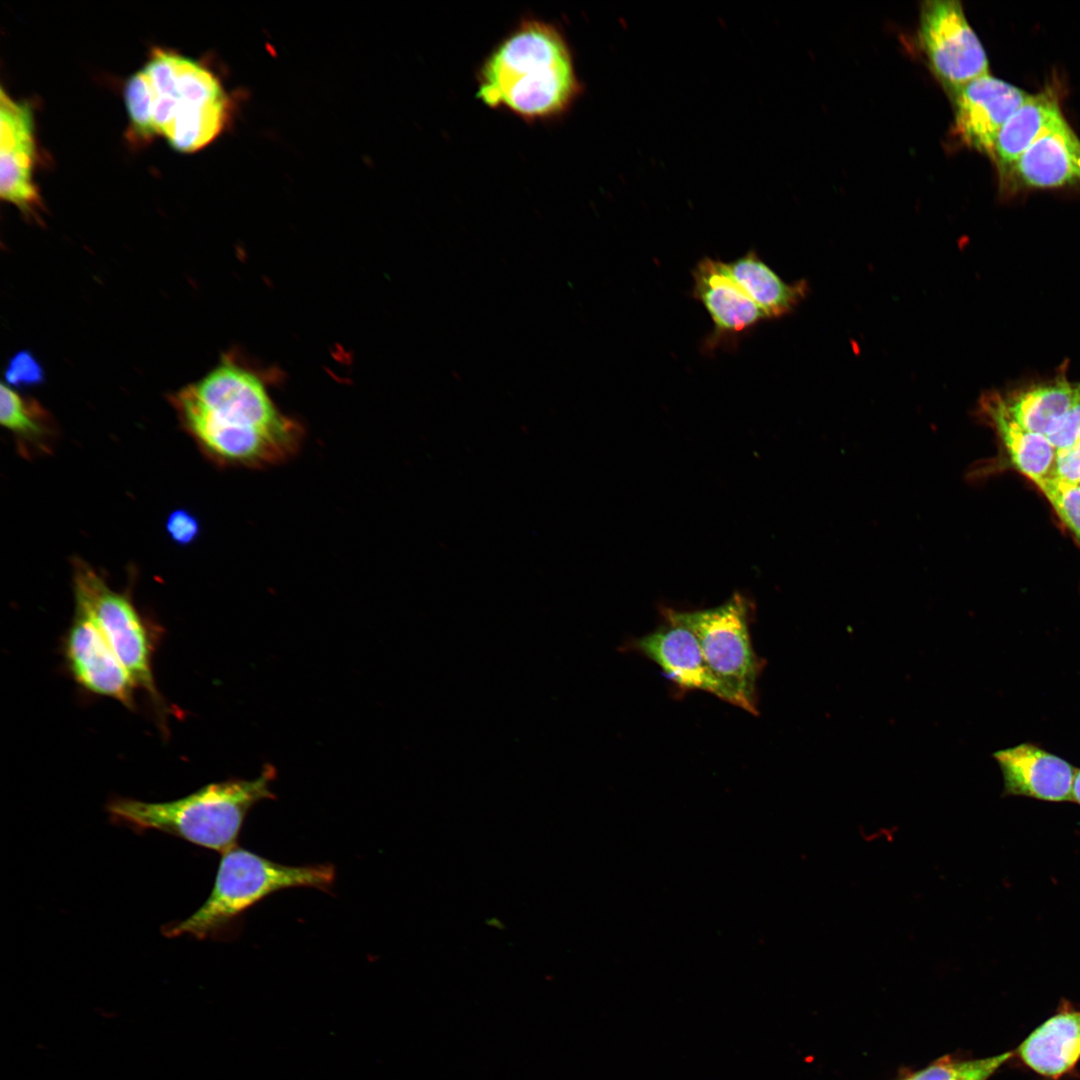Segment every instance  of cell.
I'll return each instance as SVG.
<instances>
[{
  "mask_svg": "<svg viewBox=\"0 0 1080 1080\" xmlns=\"http://www.w3.org/2000/svg\"><path fill=\"white\" fill-rule=\"evenodd\" d=\"M173 401L185 428L219 464L263 468L302 446V426L279 411L258 376L235 364L223 363Z\"/></svg>",
  "mask_w": 1080,
  "mask_h": 1080,
  "instance_id": "6da1fadb",
  "label": "cell"
},
{
  "mask_svg": "<svg viewBox=\"0 0 1080 1080\" xmlns=\"http://www.w3.org/2000/svg\"><path fill=\"white\" fill-rule=\"evenodd\" d=\"M696 636L709 668L728 691L731 704L752 714L762 664L749 632V607L740 594L724 604L697 611L664 609Z\"/></svg>",
  "mask_w": 1080,
  "mask_h": 1080,
  "instance_id": "8992f818",
  "label": "cell"
},
{
  "mask_svg": "<svg viewBox=\"0 0 1080 1080\" xmlns=\"http://www.w3.org/2000/svg\"><path fill=\"white\" fill-rule=\"evenodd\" d=\"M976 417L995 433L1011 466L1033 484L1052 477L1056 452L1046 436L1021 425L1002 405L995 390L978 400Z\"/></svg>",
  "mask_w": 1080,
  "mask_h": 1080,
  "instance_id": "2e32d148",
  "label": "cell"
},
{
  "mask_svg": "<svg viewBox=\"0 0 1080 1080\" xmlns=\"http://www.w3.org/2000/svg\"><path fill=\"white\" fill-rule=\"evenodd\" d=\"M274 776V770L266 768L255 779L212 783L168 802L118 797L108 803L107 811L114 822L138 832L157 830L225 853L237 846L249 810L274 797L270 787Z\"/></svg>",
  "mask_w": 1080,
  "mask_h": 1080,
  "instance_id": "277c9868",
  "label": "cell"
},
{
  "mask_svg": "<svg viewBox=\"0 0 1080 1080\" xmlns=\"http://www.w3.org/2000/svg\"><path fill=\"white\" fill-rule=\"evenodd\" d=\"M582 85L567 40L551 23L526 19L490 51L477 75V97L526 121L559 118Z\"/></svg>",
  "mask_w": 1080,
  "mask_h": 1080,
  "instance_id": "3957f363",
  "label": "cell"
},
{
  "mask_svg": "<svg viewBox=\"0 0 1080 1080\" xmlns=\"http://www.w3.org/2000/svg\"><path fill=\"white\" fill-rule=\"evenodd\" d=\"M35 127L31 105L0 92V195L24 213L40 206L34 182Z\"/></svg>",
  "mask_w": 1080,
  "mask_h": 1080,
  "instance_id": "30bf717a",
  "label": "cell"
},
{
  "mask_svg": "<svg viewBox=\"0 0 1080 1080\" xmlns=\"http://www.w3.org/2000/svg\"><path fill=\"white\" fill-rule=\"evenodd\" d=\"M335 875L331 864L290 866L236 846L223 853L206 901L188 918L163 926L162 932L199 940L224 937L246 910L270 894L299 887L326 891Z\"/></svg>",
  "mask_w": 1080,
  "mask_h": 1080,
  "instance_id": "5b68a950",
  "label": "cell"
},
{
  "mask_svg": "<svg viewBox=\"0 0 1080 1080\" xmlns=\"http://www.w3.org/2000/svg\"><path fill=\"white\" fill-rule=\"evenodd\" d=\"M1046 437L1057 451L1080 440V380L1077 381L1076 393L1069 408Z\"/></svg>",
  "mask_w": 1080,
  "mask_h": 1080,
  "instance_id": "cb8c5ba5",
  "label": "cell"
},
{
  "mask_svg": "<svg viewBox=\"0 0 1080 1080\" xmlns=\"http://www.w3.org/2000/svg\"><path fill=\"white\" fill-rule=\"evenodd\" d=\"M1029 95L989 74L978 77L953 96V135L978 152L993 156L998 134Z\"/></svg>",
  "mask_w": 1080,
  "mask_h": 1080,
  "instance_id": "9c48e42d",
  "label": "cell"
},
{
  "mask_svg": "<svg viewBox=\"0 0 1080 1080\" xmlns=\"http://www.w3.org/2000/svg\"><path fill=\"white\" fill-rule=\"evenodd\" d=\"M1052 477L1068 483L1080 484V440L1056 452Z\"/></svg>",
  "mask_w": 1080,
  "mask_h": 1080,
  "instance_id": "4316f807",
  "label": "cell"
},
{
  "mask_svg": "<svg viewBox=\"0 0 1080 1080\" xmlns=\"http://www.w3.org/2000/svg\"><path fill=\"white\" fill-rule=\"evenodd\" d=\"M692 277L693 297L703 305L714 325L711 348L767 320L734 279L726 262L703 257L694 267Z\"/></svg>",
  "mask_w": 1080,
  "mask_h": 1080,
  "instance_id": "4fadbf2b",
  "label": "cell"
},
{
  "mask_svg": "<svg viewBox=\"0 0 1080 1080\" xmlns=\"http://www.w3.org/2000/svg\"><path fill=\"white\" fill-rule=\"evenodd\" d=\"M1013 1052L968 1061L941 1058L902 1080H987Z\"/></svg>",
  "mask_w": 1080,
  "mask_h": 1080,
  "instance_id": "7402d4cb",
  "label": "cell"
},
{
  "mask_svg": "<svg viewBox=\"0 0 1080 1080\" xmlns=\"http://www.w3.org/2000/svg\"><path fill=\"white\" fill-rule=\"evenodd\" d=\"M5 377L9 384L26 386L41 383L44 375L39 362L33 355L22 351L10 360Z\"/></svg>",
  "mask_w": 1080,
  "mask_h": 1080,
  "instance_id": "d4e9b609",
  "label": "cell"
},
{
  "mask_svg": "<svg viewBox=\"0 0 1080 1080\" xmlns=\"http://www.w3.org/2000/svg\"><path fill=\"white\" fill-rule=\"evenodd\" d=\"M993 758L1003 776L1004 796L1049 802L1071 800L1076 769L1065 759L1034 743L996 751Z\"/></svg>",
  "mask_w": 1080,
  "mask_h": 1080,
  "instance_id": "5bb4252c",
  "label": "cell"
},
{
  "mask_svg": "<svg viewBox=\"0 0 1080 1080\" xmlns=\"http://www.w3.org/2000/svg\"><path fill=\"white\" fill-rule=\"evenodd\" d=\"M1076 389L1077 381L1069 379L1068 362L1064 361L1051 378L995 390V393L1021 425L1047 436L1069 408Z\"/></svg>",
  "mask_w": 1080,
  "mask_h": 1080,
  "instance_id": "e0dca14e",
  "label": "cell"
},
{
  "mask_svg": "<svg viewBox=\"0 0 1080 1080\" xmlns=\"http://www.w3.org/2000/svg\"><path fill=\"white\" fill-rule=\"evenodd\" d=\"M134 135L163 137L178 152H196L223 131L230 100L216 75L200 62L156 48L124 87Z\"/></svg>",
  "mask_w": 1080,
  "mask_h": 1080,
  "instance_id": "7a4b0ae2",
  "label": "cell"
},
{
  "mask_svg": "<svg viewBox=\"0 0 1080 1080\" xmlns=\"http://www.w3.org/2000/svg\"><path fill=\"white\" fill-rule=\"evenodd\" d=\"M665 624L635 639L630 648L655 662L680 687L709 692L731 703V698L709 668L695 634L663 611Z\"/></svg>",
  "mask_w": 1080,
  "mask_h": 1080,
  "instance_id": "7c38bea8",
  "label": "cell"
},
{
  "mask_svg": "<svg viewBox=\"0 0 1080 1080\" xmlns=\"http://www.w3.org/2000/svg\"><path fill=\"white\" fill-rule=\"evenodd\" d=\"M1016 1054L1034 1072L1063 1076L1080 1060V1010L1062 1008L1020 1044Z\"/></svg>",
  "mask_w": 1080,
  "mask_h": 1080,
  "instance_id": "ac0fdd59",
  "label": "cell"
},
{
  "mask_svg": "<svg viewBox=\"0 0 1080 1080\" xmlns=\"http://www.w3.org/2000/svg\"><path fill=\"white\" fill-rule=\"evenodd\" d=\"M727 264L734 279L767 320L791 313L807 295L806 281H784L753 249Z\"/></svg>",
  "mask_w": 1080,
  "mask_h": 1080,
  "instance_id": "ffe728a7",
  "label": "cell"
},
{
  "mask_svg": "<svg viewBox=\"0 0 1080 1080\" xmlns=\"http://www.w3.org/2000/svg\"><path fill=\"white\" fill-rule=\"evenodd\" d=\"M918 32L931 71L951 97L970 81L989 74L985 50L959 1L923 2Z\"/></svg>",
  "mask_w": 1080,
  "mask_h": 1080,
  "instance_id": "ba28073f",
  "label": "cell"
},
{
  "mask_svg": "<svg viewBox=\"0 0 1080 1080\" xmlns=\"http://www.w3.org/2000/svg\"><path fill=\"white\" fill-rule=\"evenodd\" d=\"M1001 176L1024 188H1080V140L1064 119Z\"/></svg>",
  "mask_w": 1080,
  "mask_h": 1080,
  "instance_id": "9a60e30c",
  "label": "cell"
},
{
  "mask_svg": "<svg viewBox=\"0 0 1080 1080\" xmlns=\"http://www.w3.org/2000/svg\"><path fill=\"white\" fill-rule=\"evenodd\" d=\"M1034 485L1080 545V484L1049 477Z\"/></svg>",
  "mask_w": 1080,
  "mask_h": 1080,
  "instance_id": "603a6c76",
  "label": "cell"
},
{
  "mask_svg": "<svg viewBox=\"0 0 1080 1080\" xmlns=\"http://www.w3.org/2000/svg\"><path fill=\"white\" fill-rule=\"evenodd\" d=\"M1064 117L1057 97L1049 90L1029 95L1001 128L993 152L1002 175L1040 137Z\"/></svg>",
  "mask_w": 1080,
  "mask_h": 1080,
  "instance_id": "d6986e66",
  "label": "cell"
},
{
  "mask_svg": "<svg viewBox=\"0 0 1080 1080\" xmlns=\"http://www.w3.org/2000/svg\"><path fill=\"white\" fill-rule=\"evenodd\" d=\"M74 592L76 607L94 620L136 686L157 699L148 633L132 602L82 562L74 569Z\"/></svg>",
  "mask_w": 1080,
  "mask_h": 1080,
  "instance_id": "52a82bcc",
  "label": "cell"
},
{
  "mask_svg": "<svg viewBox=\"0 0 1080 1080\" xmlns=\"http://www.w3.org/2000/svg\"><path fill=\"white\" fill-rule=\"evenodd\" d=\"M65 654L75 680L85 689L134 705L136 684L94 620L76 607Z\"/></svg>",
  "mask_w": 1080,
  "mask_h": 1080,
  "instance_id": "8fae6325",
  "label": "cell"
},
{
  "mask_svg": "<svg viewBox=\"0 0 1080 1080\" xmlns=\"http://www.w3.org/2000/svg\"><path fill=\"white\" fill-rule=\"evenodd\" d=\"M0 421L26 444L43 447L50 435L49 420L39 405L25 400L12 388L1 384Z\"/></svg>",
  "mask_w": 1080,
  "mask_h": 1080,
  "instance_id": "44dd1931",
  "label": "cell"
},
{
  "mask_svg": "<svg viewBox=\"0 0 1080 1080\" xmlns=\"http://www.w3.org/2000/svg\"><path fill=\"white\" fill-rule=\"evenodd\" d=\"M1071 801L1080 805V769H1076L1072 786Z\"/></svg>",
  "mask_w": 1080,
  "mask_h": 1080,
  "instance_id": "83f0119b",
  "label": "cell"
},
{
  "mask_svg": "<svg viewBox=\"0 0 1080 1080\" xmlns=\"http://www.w3.org/2000/svg\"><path fill=\"white\" fill-rule=\"evenodd\" d=\"M165 528L171 540L183 546L194 542L200 533L198 519L186 509L172 511L167 517Z\"/></svg>",
  "mask_w": 1080,
  "mask_h": 1080,
  "instance_id": "484cf974",
  "label": "cell"
}]
</instances>
